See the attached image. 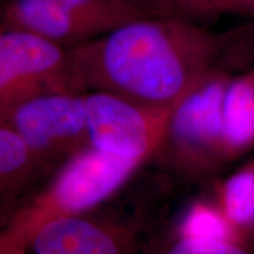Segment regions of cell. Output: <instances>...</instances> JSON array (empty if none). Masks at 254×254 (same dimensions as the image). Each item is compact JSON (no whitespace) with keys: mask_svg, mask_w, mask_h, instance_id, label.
<instances>
[{"mask_svg":"<svg viewBox=\"0 0 254 254\" xmlns=\"http://www.w3.org/2000/svg\"><path fill=\"white\" fill-rule=\"evenodd\" d=\"M69 52L77 92L172 109L211 73L251 67L254 26L215 32L190 19L147 15Z\"/></svg>","mask_w":254,"mask_h":254,"instance_id":"6da1fadb","label":"cell"},{"mask_svg":"<svg viewBox=\"0 0 254 254\" xmlns=\"http://www.w3.org/2000/svg\"><path fill=\"white\" fill-rule=\"evenodd\" d=\"M142 164L93 146L78 152L63 165L50 186L25 201L0 230V254H25L41 228L97 207Z\"/></svg>","mask_w":254,"mask_h":254,"instance_id":"7a4b0ae2","label":"cell"},{"mask_svg":"<svg viewBox=\"0 0 254 254\" xmlns=\"http://www.w3.org/2000/svg\"><path fill=\"white\" fill-rule=\"evenodd\" d=\"M232 75L224 71L211 73L172 107L157 155L177 173L207 177L228 164L222 136V101Z\"/></svg>","mask_w":254,"mask_h":254,"instance_id":"3957f363","label":"cell"},{"mask_svg":"<svg viewBox=\"0 0 254 254\" xmlns=\"http://www.w3.org/2000/svg\"><path fill=\"white\" fill-rule=\"evenodd\" d=\"M147 15L124 0H6L0 27L74 49Z\"/></svg>","mask_w":254,"mask_h":254,"instance_id":"277c9868","label":"cell"},{"mask_svg":"<svg viewBox=\"0 0 254 254\" xmlns=\"http://www.w3.org/2000/svg\"><path fill=\"white\" fill-rule=\"evenodd\" d=\"M0 123L17 133L51 168L91 146L85 94L80 92L31 98L0 113Z\"/></svg>","mask_w":254,"mask_h":254,"instance_id":"5b68a950","label":"cell"},{"mask_svg":"<svg viewBox=\"0 0 254 254\" xmlns=\"http://www.w3.org/2000/svg\"><path fill=\"white\" fill-rule=\"evenodd\" d=\"M53 92H77L69 49L31 32L0 27V113Z\"/></svg>","mask_w":254,"mask_h":254,"instance_id":"8992f818","label":"cell"},{"mask_svg":"<svg viewBox=\"0 0 254 254\" xmlns=\"http://www.w3.org/2000/svg\"><path fill=\"white\" fill-rule=\"evenodd\" d=\"M84 94L91 146L144 163L157 155L172 109L145 106L106 92Z\"/></svg>","mask_w":254,"mask_h":254,"instance_id":"52a82bcc","label":"cell"},{"mask_svg":"<svg viewBox=\"0 0 254 254\" xmlns=\"http://www.w3.org/2000/svg\"><path fill=\"white\" fill-rule=\"evenodd\" d=\"M30 249L34 254H138L134 228L87 212L50 222Z\"/></svg>","mask_w":254,"mask_h":254,"instance_id":"ba28073f","label":"cell"},{"mask_svg":"<svg viewBox=\"0 0 254 254\" xmlns=\"http://www.w3.org/2000/svg\"><path fill=\"white\" fill-rule=\"evenodd\" d=\"M52 170L23 139L0 123V230L27 201L30 190Z\"/></svg>","mask_w":254,"mask_h":254,"instance_id":"9c48e42d","label":"cell"},{"mask_svg":"<svg viewBox=\"0 0 254 254\" xmlns=\"http://www.w3.org/2000/svg\"><path fill=\"white\" fill-rule=\"evenodd\" d=\"M222 136L228 164L254 148V65L228 81L222 101Z\"/></svg>","mask_w":254,"mask_h":254,"instance_id":"30bf717a","label":"cell"},{"mask_svg":"<svg viewBox=\"0 0 254 254\" xmlns=\"http://www.w3.org/2000/svg\"><path fill=\"white\" fill-rule=\"evenodd\" d=\"M213 199L231 224L254 244V159L222 178Z\"/></svg>","mask_w":254,"mask_h":254,"instance_id":"8fae6325","label":"cell"},{"mask_svg":"<svg viewBox=\"0 0 254 254\" xmlns=\"http://www.w3.org/2000/svg\"><path fill=\"white\" fill-rule=\"evenodd\" d=\"M173 231L183 237L254 245L231 224L214 199L196 200L190 204Z\"/></svg>","mask_w":254,"mask_h":254,"instance_id":"7c38bea8","label":"cell"},{"mask_svg":"<svg viewBox=\"0 0 254 254\" xmlns=\"http://www.w3.org/2000/svg\"><path fill=\"white\" fill-rule=\"evenodd\" d=\"M142 254H254V245L183 237L172 231L154 239Z\"/></svg>","mask_w":254,"mask_h":254,"instance_id":"4fadbf2b","label":"cell"},{"mask_svg":"<svg viewBox=\"0 0 254 254\" xmlns=\"http://www.w3.org/2000/svg\"><path fill=\"white\" fill-rule=\"evenodd\" d=\"M165 15L196 21L221 14L254 18V0H158Z\"/></svg>","mask_w":254,"mask_h":254,"instance_id":"5bb4252c","label":"cell"},{"mask_svg":"<svg viewBox=\"0 0 254 254\" xmlns=\"http://www.w3.org/2000/svg\"><path fill=\"white\" fill-rule=\"evenodd\" d=\"M150 15H165L158 0H124Z\"/></svg>","mask_w":254,"mask_h":254,"instance_id":"9a60e30c","label":"cell"},{"mask_svg":"<svg viewBox=\"0 0 254 254\" xmlns=\"http://www.w3.org/2000/svg\"><path fill=\"white\" fill-rule=\"evenodd\" d=\"M4 9V0H0V12H2Z\"/></svg>","mask_w":254,"mask_h":254,"instance_id":"2e32d148","label":"cell"},{"mask_svg":"<svg viewBox=\"0 0 254 254\" xmlns=\"http://www.w3.org/2000/svg\"><path fill=\"white\" fill-rule=\"evenodd\" d=\"M1 17H2V12H0V24H1Z\"/></svg>","mask_w":254,"mask_h":254,"instance_id":"e0dca14e","label":"cell"},{"mask_svg":"<svg viewBox=\"0 0 254 254\" xmlns=\"http://www.w3.org/2000/svg\"><path fill=\"white\" fill-rule=\"evenodd\" d=\"M4 1H6V0H4Z\"/></svg>","mask_w":254,"mask_h":254,"instance_id":"ac0fdd59","label":"cell"}]
</instances>
